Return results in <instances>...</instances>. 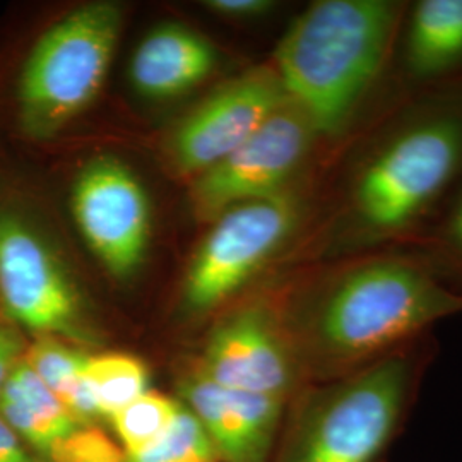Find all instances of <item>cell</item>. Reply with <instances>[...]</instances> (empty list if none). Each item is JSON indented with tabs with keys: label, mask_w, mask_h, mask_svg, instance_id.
I'll return each mask as SVG.
<instances>
[{
	"label": "cell",
	"mask_w": 462,
	"mask_h": 462,
	"mask_svg": "<svg viewBox=\"0 0 462 462\" xmlns=\"http://www.w3.org/2000/svg\"><path fill=\"white\" fill-rule=\"evenodd\" d=\"M462 314V295L421 265L368 259L332 281L293 341L301 368L339 379L402 351L439 320Z\"/></svg>",
	"instance_id": "1"
},
{
	"label": "cell",
	"mask_w": 462,
	"mask_h": 462,
	"mask_svg": "<svg viewBox=\"0 0 462 462\" xmlns=\"http://www.w3.org/2000/svg\"><path fill=\"white\" fill-rule=\"evenodd\" d=\"M401 17L391 0H319L276 50V76L315 134L339 133L387 60Z\"/></svg>",
	"instance_id": "2"
},
{
	"label": "cell",
	"mask_w": 462,
	"mask_h": 462,
	"mask_svg": "<svg viewBox=\"0 0 462 462\" xmlns=\"http://www.w3.org/2000/svg\"><path fill=\"white\" fill-rule=\"evenodd\" d=\"M418 366L406 349L300 389L269 462H382L408 420Z\"/></svg>",
	"instance_id": "3"
},
{
	"label": "cell",
	"mask_w": 462,
	"mask_h": 462,
	"mask_svg": "<svg viewBox=\"0 0 462 462\" xmlns=\"http://www.w3.org/2000/svg\"><path fill=\"white\" fill-rule=\"evenodd\" d=\"M122 28L112 2L81 5L42 34L19 70L17 122L24 135L50 139L83 112L106 78Z\"/></svg>",
	"instance_id": "4"
},
{
	"label": "cell",
	"mask_w": 462,
	"mask_h": 462,
	"mask_svg": "<svg viewBox=\"0 0 462 462\" xmlns=\"http://www.w3.org/2000/svg\"><path fill=\"white\" fill-rule=\"evenodd\" d=\"M462 158V124L431 118L397 134L365 165L353 190L364 231L382 236L411 225L454 177Z\"/></svg>",
	"instance_id": "5"
},
{
	"label": "cell",
	"mask_w": 462,
	"mask_h": 462,
	"mask_svg": "<svg viewBox=\"0 0 462 462\" xmlns=\"http://www.w3.org/2000/svg\"><path fill=\"white\" fill-rule=\"evenodd\" d=\"M0 312L33 337L83 339V309L59 255L33 219L0 204Z\"/></svg>",
	"instance_id": "6"
},
{
	"label": "cell",
	"mask_w": 462,
	"mask_h": 462,
	"mask_svg": "<svg viewBox=\"0 0 462 462\" xmlns=\"http://www.w3.org/2000/svg\"><path fill=\"white\" fill-rule=\"evenodd\" d=\"M297 217L295 200L284 194L225 211L187 273V309L206 312L240 290L290 236Z\"/></svg>",
	"instance_id": "7"
},
{
	"label": "cell",
	"mask_w": 462,
	"mask_h": 462,
	"mask_svg": "<svg viewBox=\"0 0 462 462\" xmlns=\"http://www.w3.org/2000/svg\"><path fill=\"white\" fill-rule=\"evenodd\" d=\"M314 134L307 118L286 101L228 158L200 173L192 190L199 215L221 216L238 204L282 194Z\"/></svg>",
	"instance_id": "8"
},
{
	"label": "cell",
	"mask_w": 462,
	"mask_h": 462,
	"mask_svg": "<svg viewBox=\"0 0 462 462\" xmlns=\"http://www.w3.org/2000/svg\"><path fill=\"white\" fill-rule=\"evenodd\" d=\"M199 372L228 389L288 401L303 375L290 330L264 305L244 307L216 326Z\"/></svg>",
	"instance_id": "9"
},
{
	"label": "cell",
	"mask_w": 462,
	"mask_h": 462,
	"mask_svg": "<svg viewBox=\"0 0 462 462\" xmlns=\"http://www.w3.org/2000/svg\"><path fill=\"white\" fill-rule=\"evenodd\" d=\"M72 213L88 245L105 267L127 278L143 263L149 238V202L133 171L99 156L79 171Z\"/></svg>",
	"instance_id": "10"
},
{
	"label": "cell",
	"mask_w": 462,
	"mask_h": 462,
	"mask_svg": "<svg viewBox=\"0 0 462 462\" xmlns=\"http://www.w3.org/2000/svg\"><path fill=\"white\" fill-rule=\"evenodd\" d=\"M288 101L273 69L221 88L177 127L171 156L185 173H204L240 148Z\"/></svg>",
	"instance_id": "11"
},
{
	"label": "cell",
	"mask_w": 462,
	"mask_h": 462,
	"mask_svg": "<svg viewBox=\"0 0 462 462\" xmlns=\"http://www.w3.org/2000/svg\"><path fill=\"white\" fill-rule=\"evenodd\" d=\"M180 394L209 435L219 461H271L288 399L228 389L202 372L183 380Z\"/></svg>",
	"instance_id": "12"
},
{
	"label": "cell",
	"mask_w": 462,
	"mask_h": 462,
	"mask_svg": "<svg viewBox=\"0 0 462 462\" xmlns=\"http://www.w3.org/2000/svg\"><path fill=\"white\" fill-rule=\"evenodd\" d=\"M216 60L215 47L206 38L180 24H163L135 50L131 81L146 98H173L202 83Z\"/></svg>",
	"instance_id": "13"
},
{
	"label": "cell",
	"mask_w": 462,
	"mask_h": 462,
	"mask_svg": "<svg viewBox=\"0 0 462 462\" xmlns=\"http://www.w3.org/2000/svg\"><path fill=\"white\" fill-rule=\"evenodd\" d=\"M0 416L45 462L55 444L78 427H83L26 360L17 365L0 391Z\"/></svg>",
	"instance_id": "14"
},
{
	"label": "cell",
	"mask_w": 462,
	"mask_h": 462,
	"mask_svg": "<svg viewBox=\"0 0 462 462\" xmlns=\"http://www.w3.org/2000/svg\"><path fill=\"white\" fill-rule=\"evenodd\" d=\"M408 66L418 76H433L462 59V0H423L411 14Z\"/></svg>",
	"instance_id": "15"
},
{
	"label": "cell",
	"mask_w": 462,
	"mask_h": 462,
	"mask_svg": "<svg viewBox=\"0 0 462 462\" xmlns=\"http://www.w3.org/2000/svg\"><path fill=\"white\" fill-rule=\"evenodd\" d=\"M84 375L97 397L99 413L106 418L148 393V368L131 355L105 353L88 356Z\"/></svg>",
	"instance_id": "16"
},
{
	"label": "cell",
	"mask_w": 462,
	"mask_h": 462,
	"mask_svg": "<svg viewBox=\"0 0 462 462\" xmlns=\"http://www.w3.org/2000/svg\"><path fill=\"white\" fill-rule=\"evenodd\" d=\"M180 402L148 391L112 416L125 456H134L156 442L173 423Z\"/></svg>",
	"instance_id": "17"
},
{
	"label": "cell",
	"mask_w": 462,
	"mask_h": 462,
	"mask_svg": "<svg viewBox=\"0 0 462 462\" xmlns=\"http://www.w3.org/2000/svg\"><path fill=\"white\" fill-rule=\"evenodd\" d=\"M125 462H221L209 435L185 404L165 433Z\"/></svg>",
	"instance_id": "18"
},
{
	"label": "cell",
	"mask_w": 462,
	"mask_h": 462,
	"mask_svg": "<svg viewBox=\"0 0 462 462\" xmlns=\"http://www.w3.org/2000/svg\"><path fill=\"white\" fill-rule=\"evenodd\" d=\"M24 360L60 402H64L83 379L88 356L67 345L64 339L43 336L30 341Z\"/></svg>",
	"instance_id": "19"
},
{
	"label": "cell",
	"mask_w": 462,
	"mask_h": 462,
	"mask_svg": "<svg viewBox=\"0 0 462 462\" xmlns=\"http://www.w3.org/2000/svg\"><path fill=\"white\" fill-rule=\"evenodd\" d=\"M47 462H125V452L105 431L86 425L55 444Z\"/></svg>",
	"instance_id": "20"
},
{
	"label": "cell",
	"mask_w": 462,
	"mask_h": 462,
	"mask_svg": "<svg viewBox=\"0 0 462 462\" xmlns=\"http://www.w3.org/2000/svg\"><path fill=\"white\" fill-rule=\"evenodd\" d=\"M28 346L26 334L0 312V391L13 370L24 360Z\"/></svg>",
	"instance_id": "21"
},
{
	"label": "cell",
	"mask_w": 462,
	"mask_h": 462,
	"mask_svg": "<svg viewBox=\"0 0 462 462\" xmlns=\"http://www.w3.org/2000/svg\"><path fill=\"white\" fill-rule=\"evenodd\" d=\"M206 5L216 14L235 19L264 16L274 7L269 0H211Z\"/></svg>",
	"instance_id": "22"
},
{
	"label": "cell",
	"mask_w": 462,
	"mask_h": 462,
	"mask_svg": "<svg viewBox=\"0 0 462 462\" xmlns=\"http://www.w3.org/2000/svg\"><path fill=\"white\" fill-rule=\"evenodd\" d=\"M0 462H45L26 446L0 416Z\"/></svg>",
	"instance_id": "23"
},
{
	"label": "cell",
	"mask_w": 462,
	"mask_h": 462,
	"mask_svg": "<svg viewBox=\"0 0 462 462\" xmlns=\"http://www.w3.org/2000/svg\"><path fill=\"white\" fill-rule=\"evenodd\" d=\"M452 233H454V236H456L457 244L462 247V200L461 204H459V208H457V211H456V215H454V221H452Z\"/></svg>",
	"instance_id": "24"
}]
</instances>
